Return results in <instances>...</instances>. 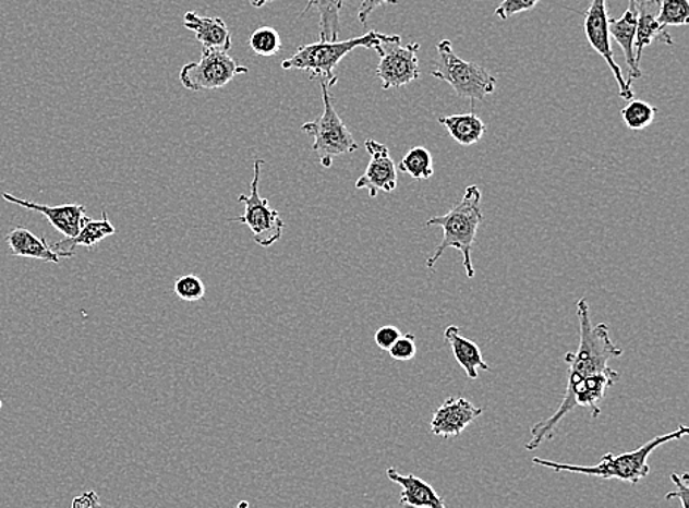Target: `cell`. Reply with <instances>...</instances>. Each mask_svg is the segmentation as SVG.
<instances>
[{
	"mask_svg": "<svg viewBox=\"0 0 689 508\" xmlns=\"http://www.w3.org/2000/svg\"><path fill=\"white\" fill-rule=\"evenodd\" d=\"M670 481L674 482L676 489L674 491V493L666 494L665 498L667 499V501H672V499L678 498L680 501V506H682V508H688V473H682V475H678V473H672Z\"/></svg>",
	"mask_w": 689,
	"mask_h": 508,
	"instance_id": "cell-30",
	"label": "cell"
},
{
	"mask_svg": "<svg viewBox=\"0 0 689 508\" xmlns=\"http://www.w3.org/2000/svg\"><path fill=\"white\" fill-rule=\"evenodd\" d=\"M416 351L415 336H413V334H406V336H401L399 340L395 342V346L388 350V353H390L392 359L399 360V362H408V360L415 358Z\"/></svg>",
	"mask_w": 689,
	"mask_h": 508,
	"instance_id": "cell-28",
	"label": "cell"
},
{
	"mask_svg": "<svg viewBox=\"0 0 689 508\" xmlns=\"http://www.w3.org/2000/svg\"><path fill=\"white\" fill-rule=\"evenodd\" d=\"M365 147L371 160L365 173L356 181V189L367 190L371 198L378 196L379 192H395L399 178H397L396 164L391 159L388 147L372 138L366 140Z\"/></svg>",
	"mask_w": 689,
	"mask_h": 508,
	"instance_id": "cell-11",
	"label": "cell"
},
{
	"mask_svg": "<svg viewBox=\"0 0 689 508\" xmlns=\"http://www.w3.org/2000/svg\"><path fill=\"white\" fill-rule=\"evenodd\" d=\"M265 160L257 159L253 169V181L251 194H240L239 201L244 205V215L231 221L244 223L252 231L253 240L261 247H270L282 239L286 223L282 221L280 211L273 209L268 198L262 197L259 193L261 168Z\"/></svg>",
	"mask_w": 689,
	"mask_h": 508,
	"instance_id": "cell-7",
	"label": "cell"
},
{
	"mask_svg": "<svg viewBox=\"0 0 689 508\" xmlns=\"http://www.w3.org/2000/svg\"><path fill=\"white\" fill-rule=\"evenodd\" d=\"M246 2L251 3L253 8H264L268 3H273L274 0H246Z\"/></svg>",
	"mask_w": 689,
	"mask_h": 508,
	"instance_id": "cell-34",
	"label": "cell"
},
{
	"mask_svg": "<svg viewBox=\"0 0 689 508\" xmlns=\"http://www.w3.org/2000/svg\"><path fill=\"white\" fill-rule=\"evenodd\" d=\"M400 44L401 40L384 44L375 49L379 55L376 77L382 80L384 90L408 86L421 77L420 61H418L421 45Z\"/></svg>",
	"mask_w": 689,
	"mask_h": 508,
	"instance_id": "cell-9",
	"label": "cell"
},
{
	"mask_svg": "<svg viewBox=\"0 0 689 508\" xmlns=\"http://www.w3.org/2000/svg\"><path fill=\"white\" fill-rule=\"evenodd\" d=\"M174 293L184 302H201L206 295V287L196 275H184L177 279Z\"/></svg>",
	"mask_w": 689,
	"mask_h": 508,
	"instance_id": "cell-27",
	"label": "cell"
},
{
	"mask_svg": "<svg viewBox=\"0 0 689 508\" xmlns=\"http://www.w3.org/2000/svg\"><path fill=\"white\" fill-rule=\"evenodd\" d=\"M235 508H249V503L240 501L239 504H237Z\"/></svg>",
	"mask_w": 689,
	"mask_h": 508,
	"instance_id": "cell-35",
	"label": "cell"
},
{
	"mask_svg": "<svg viewBox=\"0 0 689 508\" xmlns=\"http://www.w3.org/2000/svg\"><path fill=\"white\" fill-rule=\"evenodd\" d=\"M0 409H2V400H0Z\"/></svg>",
	"mask_w": 689,
	"mask_h": 508,
	"instance_id": "cell-36",
	"label": "cell"
},
{
	"mask_svg": "<svg viewBox=\"0 0 689 508\" xmlns=\"http://www.w3.org/2000/svg\"><path fill=\"white\" fill-rule=\"evenodd\" d=\"M400 40V36H386V34L375 32V29L350 40H321L318 44L300 46L293 57L282 61L281 66L285 70L311 72V80H318L319 83H325L333 87L338 82L334 70H336L341 59L348 57L354 49H376L384 44H395V41Z\"/></svg>",
	"mask_w": 689,
	"mask_h": 508,
	"instance_id": "cell-4",
	"label": "cell"
},
{
	"mask_svg": "<svg viewBox=\"0 0 689 508\" xmlns=\"http://www.w3.org/2000/svg\"><path fill=\"white\" fill-rule=\"evenodd\" d=\"M71 508H104L101 507L99 495L95 491H87L73 499Z\"/></svg>",
	"mask_w": 689,
	"mask_h": 508,
	"instance_id": "cell-33",
	"label": "cell"
},
{
	"mask_svg": "<svg viewBox=\"0 0 689 508\" xmlns=\"http://www.w3.org/2000/svg\"><path fill=\"white\" fill-rule=\"evenodd\" d=\"M249 46L257 57H274L281 50V37L273 27H259L249 37Z\"/></svg>",
	"mask_w": 689,
	"mask_h": 508,
	"instance_id": "cell-25",
	"label": "cell"
},
{
	"mask_svg": "<svg viewBox=\"0 0 689 508\" xmlns=\"http://www.w3.org/2000/svg\"><path fill=\"white\" fill-rule=\"evenodd\" d=\"M321 87H323L324 100L323 116L318 120L303 124L302 131L314 137L312 150L318 155L321 165L324 168H331L333 160L337 156L353 154L359 149V144L334 108L328 84L321 83Z\"/></svg>",
	"mask_w": 689,
	"mask_h": 508,
	"instance_id": "cell-6",
	"label": "cell"
},
{
	"mask_svg": "<svg viewBox=\"0 0 689 508\" xmlns=\"http://www.w3.org/2000/svg\"><path fill=\"white\" fill-rule=\"evenodd\" d=\"M184 27L194 33L203 48L222 50V52L231 49L230 29L218 16L210 19V16H201L190 11L184 15Z\"/></svg>",
	"mask_w": 689,
	"mask_h": 508,
	"instance_id": "cell-17",
	"label": "cell"
},
{
	"mask_svg": "<svg viewBox=\"0 0 689 508\" xmlns=\"http://www.w3.org/2000/svg\"><path fill=\"white\" fill-rule=\"evenodd\" d=\"M539 3L540 0H503L496 10V15L500 20H509L510 16L534 10Z\"/></svg>",
	"mask_w": 689,
	"mask_h": 508,
	"instance_id": "cell-29",
	"label": "cell"
},
{
	"mask_svg": "<svg viewBox=\"0 0 689 508\" xmlns=\"http://www.w3.org/2000/svg\"><path fill=\"white\" fill-rule=\"evenodd\" d=\"M7 243L14 256L29 257V259L49 262V264H59L61 261V256L44 237L34 235L27 228H14L7 235Z\"/></svg>",
	"mask_w": 689,
	"mask_h": 508,
	"instance_id": "cell-20",
	"label": "cell"
},
{
	"mask_svg": "<svg viewBox=\"0 0 689 508\" xmlns=\"http://www.w3.org/2000/svg\"><path fill=\"white\" fill-rule=\"evenodd\" d=\"M437 52L439 59L431 75L449 83L459 97L484 101L496 90L497 80L484 66L460 59L450 40L439 41Z\"/></svg>",
	"mask_w": 689,
	"mask_h": 508,
	"instance_id": "cell-5",
	"label": "cell"
},
{
	"mask_svg": "<svg viewBox=\"0 0 689 508\" xmlns=\"http://www.w3.org/2000/svg\"><path fill=\"white\" fill-rule=\"evenodd\" d=\"M658 23L663 27L689 23V0H662Z\"/></svg>",
	"mask_w": 689,
	"mask_h": 508,
	"instance_id": "cell-26",
	"label": "cell"
},
{
	"mask_svg": "<svg viewBox=\"0 0 689 508\" xmlns=\"http://www.w3.org/2000/svg\"><path fill=\"white\" fill-rule=\"evenodd\" d=\"M439 124L446 126L455 142L462 146H472L484 137L487 125L476 113H458V116L438 118Z\"/></svg>",
	"mask_w": 689,
	"mask_h": 508,
	"instance_id": "cell-21",
	"label": "cell"
},
{
	"mask_svg": "<svg viewBox=\"0 0 689 508\" xmlns=\"http://www.w3.org/2000/svg\"><path fill=\"white\" fill-rule=\"evenodd\" d=\"M342 7H344V0H307V10L315 8L319 14L321 40L337 41L340 37Z\"/></svg>",
	"mask_w": 689,
	"mask_h": 508,
	"instance_id": "cell-22",
	"label": "cell"
},
{
	"mask_svg": "<svg viewBox=\"0 0 689 508\" xmlns=\"http://www.w3.org/2000/svg\"><path fill=\"white\" fill-rule=\"evenodd\" d=\"M116 227L109 221L107 211H104L101 219H97V221L87 216L77 235L73 237V239L59 241V243L52 245V249L61 257H73L75 249L95 247L101 240L108 239V237L116 234Z\"/></svg>",
	"mask_w": 689,
	"mask_h": 508,
	"instance_id": "cell-18",
	"label": "cell"
},
{
	"mask_svg": "<svg viewBox=\"0 0 689 508\" xmlns=\"http://www.w3.org/2000/svg\"><path fill=\"white\" fill-rule=\"evenodd\" d=\"M399 2L400 0H362L361 8H359V21L365 25L372 12L384 5H396Z\"/></svg>",
	"mask_w": 689,
	"mask_h": 508,
	"instance_id": "cell-32",
	"label": "cell"
},
{
	"mask_svg": "<svg viewBox=\"0 0 689 508\" xmlns=\"http://www.w3.org/2000/svg\"><path fill=\"white\" fill-rule=\"evenodd\" d=\"M482 194L478 185H469L464 190L463 197L451 207L446 215L434 216L426 221V227H439L443 230V240L434 254L426 259V268L434 269L435 264L447 249H456L462 253L463 266L469 279L475 278V268L472 264V249L475 244L478 228L484 219L481 210Z\"/></svg>",
	"mask_w": 689,
	"mask_h": 508,
	"instance_id": "cell-2",
	"label": "cell"
},
{
	"mask_svg": "<svg viewBox=\"0 0 689 508\" xmlns=\"http://www.w3.org/2000/svg\"><path fill=\"white\" fill-rule=\"evenodd\" d=\"M622 118L628 129L640 131L653 124L656 120L657 108L642 100H629V104L622 109Z\"/></svg>",
	"mask_w": 689,
	"mask_h": 508,
	"instance_id": "cell-24",
	"label": "cell"
},
{
	"mask_svg": "<svg viewBox=\"0 0 689 508\" xmlns=\"http://www.w3.org/2000/svg\"><path fill=\"white\" fill-rule=\"evenodd\" d=\"M662 0H633L637 11V34L636 50L637 62L640 63L642 52L646 46L653 45L654 41H661L665 45H674V39L666 27L658 23V12H661Z\"/></svg>",
	"mask_w": 689,
	"mask_h": 508,
	"instance_id": "cell-14",
	"label": "cell"
},
{
	"mask_svg": "<svg viewBox=\"0 0 689 508\" xmlns=\"http://www.w3.org/2000/svg\"><path fill=\"white\" fill-rule=\"evenodd\" d=\"M400 337L401 332L399 328L392 325H386L375 332V344L378 346L379 349L388 351Z\"/></svg>",
	"mask_w": 689,
	"mask_h": 508,
	"instance_id": "cell-31",
	"label": "cell"
},
{
	"mask_svg": "<svg viewBox=\"0 0 689 508\" xmlns=\"http://www.w3.org/2000/svg\"><path fill=\"white\" fill-rule=\"evenodd\" d=\"M399 171L408 173L413 180H430L434 176L433 155L426 147H412L400 160Z\"/></svg>",
	"mask_w": 689,
	"mask_h": 508,
	"instance_id": "cell-23",
	"label": "cell"
},
{
	"mask_svg": "<svg viewBox=\"0 0 689 508\" xmlns=\"http://www.w3.org/2000/svg\"><path fill=\"white\" fill-rule=\"evenodd\" d=\"M482 414V409L473 406L467 398L449 397L431 419V432L437 437H458Z\"/></svg>",
	"mask_w": 689,
	"mask_h": 508,
	"instance_id": "cell-12",
	"label": "cell"
},
{
	"mask_svg": "<svg viewBox=\"0 0 689 508\" xmlns=\"http://www.w3.org/2000/svg\"><path fill=\"white\" fill-rule=\"evenodd\" d=\"M583 20V32H585L587 40L595 52L606 61L607 66L613 72L617 86H619L620 96L625 100L633 99V90L631 84L624 78L622 70L615 61L613 55L611 36H608V15L607 0H591L590 8L585 12Z\"/></svg>",
	"mask_w": 689,
	"mask_h": 508,
	"instance_id": "cell-10",
	"label": "cell"
},
{
	"mask_svg": "<svg viewBox=\"0 0 689 508\" xmlns=\"http://www.w3.org/2000/svg\"><path fill=\"white\" fill-rule=\"evenodd\" d=\"M637 34V11L633 5V0H629V7L627 12L619 20H608V36L615 39L616 44L622 48L625 59L628 63V84H631L633 80L642 77V71L640 70V63L637 62L636 45Z\"/></svg>",
	"mask_w": 689,
	"mask_h": 508,
	"instance_id": "cell-16",
	"label": "cell"
},
{
	"mask_svg": "<svg viewBox=\"0 0 689 508\" xmlns=\"http://www.w3.org/2000/svg\"><path fill=\"white\" fill-rule=\"evenodd\" d=\"M577 313L581 336H579L578 350L573 353L570 351L565 358L569 372L564 397L572 396L575 389L590 376L611 370L608 362L624 355V350L612 341L608 325H594L587 299L579 300Z\"/></svg>",
	"mask_w": 689,
	"mask_h": 508,
	"instance_id": "cell-1",
	"label": "cell"
},
{
	"mask_svg": "<svg viewBox=\"0 0 689 508\" xmlns=\"http://www.w3.org/2000/svg\"><path fill=\"white\" fill-rule=\"evenodd\" d=\"M387 477L401 486L400 504L404 508H447L437 491L415 475H401L395 468L387 469Z\"/></svg>",
	"mask_w": 689,
	"mask_h": 508,
	"instance_id": "cell-15",
	"label": "cell"
},
{
	"mask_svg": "<svg viewBox=\"0 0 689 508\" xmlns=\"http://www.w3.org/2000/svg\"><path fill=\"white\" fill-rule=\"evenodd\" d=\"M444 340L450 346L456 362L463 367L469 379H478L481 370L492 371V367L482 358L480 347L475 342L468 340L467 337H463L458 326H447L446 331H444Z\"/></svg>",
	"mask_w": 689,
	"mask_h": 508,
	"instance_id": "cell-19",
	"label": "cell"
},
{
	"mask_svg": "<svg viewBox=\"0 0 689 508\" xmlns=\"http://www.w3.org/2000/svg\"><path fill=\"white\" fill-rule=\"evenodd\" d=\"M247 72L228 52L203 48L201 61L190 62L180 71V82L192 92L219 90Z\"/></svg>",
	"mask_w": 689,
	"mask_h": 508,
	"instance_id": "cell-8",
	"label": "cell"
},
{
	"mask_svg": "<svg viewBox=\"0 0 689 508\" xmlns=\"http://www.w3.org/2000/svg\"><path fill=\"white\" fill-rule=\"evenodd\" d=\"M3 201L12 203V205L24 207V209L39 211L46 216L50 226L55 230L65 235V239H73L82 230L84 221H86V206L83 205H61L46 206L40 203L23 201L12 196L10 193H2Z\"/></svg>",
	"mask_w": 689,
	"mask_h": 508,
	"instance_id": "cell-13",
	"label": "cell"
},
{
	"mask_svg": "<svg viewBox=\"0 0 689 508\" xmlns=\"http://www.w3.org/2000/svg\"><path fill=\"white\" fill-rule=\"evenodd\" d=\"M688 434V427L680 425L678 430L670 432V434L658 435V437L651 439V442L645 443L644 446L637 448V450L622 452L619 456L607 452L602 461L595 465L565 464L559 463V461L540 459V457H534L532 463L555 470L557 473H577V475L616 480L637 485L638 482L650 475L649 457L663 444L674 443L676 439L687 437Z\"/></svg>",
	"mask_w": 689,
	"mask_h": 508,
	"instance_id": "cell-3",
	"label": "cell"
}]
</instances>
